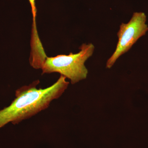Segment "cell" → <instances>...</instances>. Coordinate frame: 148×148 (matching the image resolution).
Wrapping results in <instances>:
<instances>
[{
	"label": "cell",
	"instance_id": "cell-1",
	"mask_svg": "<svg viewBox=\"0 0 148 148\" xmlns=\"http://www.w3.org/2000/svg\"><path fill=\"white\" fill-rule=\"evenodd\" d=\"M66 78L61 75L55 83L45 88H38L39 82L36 81L17 89L10 105L0 110V128L9 123L18 124L47 109L67 89L69 83Z\"/></svg>",
	"mask_w": 148,
	"mask_h": 148
},
{
	"label": "cell",
	"instance_id": "cell-2",
	"mask_svg": "<svg viewBox=\"0 0 148 148\" xmlns=\"http://www.w3.org/2000/svg\"><path fill=\"white\" fill-rule=\"evenodd\" d=\"M80 49V51L77 53L71 52L68 55L47 57L42 66V74L59 73L71 80L72 84L86 79L88 71L85 63L92 56L95 47L92 43H84Z\"/></svg>",
	"mask_w": 148,
	"mask_h": 148
},
{
	"label": "cell",
	"instance_id": "cell-3",
	"mask_svg": "<svg viewBox=\"0 0 148 148\" xmlns=\"http://www.w3.org/2000/svg\"><path fill=\"white\" fill-rule=\"evenodd\" d=\"M147 16L144 12H134L127 24L122 23L118 32V42L115 51L109 58L106 68L110 69L116 60L130 49L132 45L148 31Z\"/></svg>",
	"mask_w": 148,
	"mask_h": 148
},
{
	"label": "cell",
	"instance_id": "cell-4",
	"mask_svg": "<svg viewBox=\"0 0 148 148\" xmlns=\"http://www.w3.org/2000/svg\"><path fill=\"white\" fill-rule=\"evenodd\" d=\"M29 2L31 4V8H32V14H33V18H34V21L35 22V19H36V16L37 14V8L36 7V0H29Z\"/></svg>",
	"mask_w": 148,
	"mask_h": 148
}]
</instances>
